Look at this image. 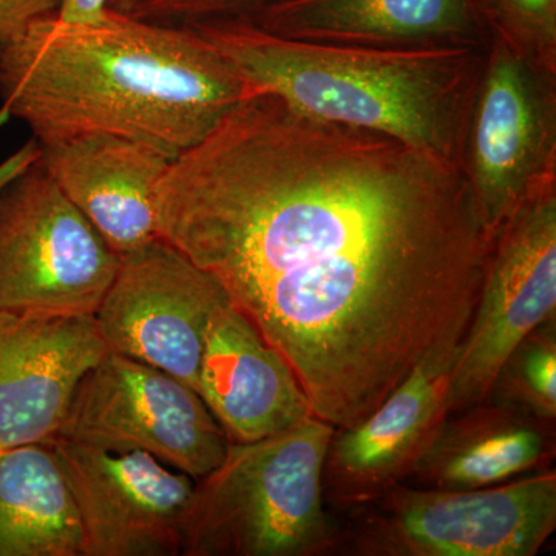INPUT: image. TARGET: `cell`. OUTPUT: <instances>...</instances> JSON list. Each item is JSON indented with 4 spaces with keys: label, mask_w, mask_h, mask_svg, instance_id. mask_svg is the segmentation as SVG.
<instances>
[{
    "label": "cell",
    "mask_w": 556,
    "mask_h": 556,
    "mask_svg": "<svg viewBox=\"0 0 556 556\" xmlns=\"http://www.w3.org/2000/svg\"><path fill=\"white\" fill-rule=\"evenodd\" d=\"M155 212L334 428L460 343L495 240L457 164L270 93L172 161Z\"/></svg>",
    "instance_id": "1"
},
{
    "label": "cell",
    "mask_w": 556,
    "mask_h": 556,
    "mask_svg": "<svg viewBox=\"0 0 556 556\" xmlns=\"http://www.w3.org/2000/svg\"><path fill=\"white\" fill-rule=\"evenodd\" d=\"M243 98L239 76L189 25L110 9L90 25L36 21L0 50L3 112L39 144L109 134L177 159Z\"/></svg>",
    "instance_id": "2"
},
{
    "label": "cell",
    "mask_w": 556,
    "mask_h": 556,
    "mask_svg": "<svg viewBox=\"0 0 556 556\" xmlns=\"http://www.w3.org/2000/svg\"><path fill=\"white\" fill-rule=\"evenodd\" d=\"M247 87L317 118L390 135L463 166L486 47L281 38L244 17L189 22ZM463 169V167H460Z\"/></svg>",
    "instance_id": "3"
},
{
    "label": "cell",
    "mask_w": 556,
    "mask_h": 556,
    "mask_svg": "<svg viewBox=\"0 0 556 556\" xmlns=\"http://www.w3.org/2000/svg\"><path fill=\"white\" fill-rule=\"evenodd\" d=\"M334 430L308 416L273 437L229 444L195 482L182 555H334L338 526L321 490Z\"/></svg>",
    "instance_id": "4"
},
{
    "label": "cell",
    "mask_w": 556,
    "mask_h": 556,
    "mask_svg": "<svg viewBox=\"0 0 556 556\" xmlns=\"http://www.w3.org/2000/svg\"><path fill=\"white\" fill-rule=\"evenodd\" d=\"M346 514L334 555L533 556L556 530V471L471 490L399 484Z\"/></svg>",
    "instance_id": "5"
},
{
    "label": "cell",
    "mask_w": 556,
    "mask_h": 556,
    "mask_svg": "<svg viewBox=\"0 0 556 556\" xmlns=\"http://www.w3.org/2000/svg\"><path fill=\"white\" fill-rule=\"evenodd\" d=\"M118 266L40 156L0 190V311L94 316Z\"/></svg>",
    "instance_id": "6"
},
{
    "label": "cell",
    "mask_w": 556,
    "mask_h": 556,
    "mask_svg": "<svg viewBox=\"0 0 556 556\" xmlns=\"http://www.w3.org/2000/svg\"><path fill=\"white\" fill-rule=\"evenodd\" d=\"M58 437L105 452L148 453L195 481L211 473L229 447L192 387L116 351L79 380Z\"/></svg>",
    "instance_id": "7"
},
{
    "label": "cell",
    "mask_w": 556,
    "mask_h": 556,
    "mask_svg": "<svg viewBox=\"0 0 556 556\" xmlns=\"http://www.w3.org/2000/svg\"><path fill=\"white\" fill-rule=\"evenodd\" d=\"M556 314V178L532 190L497 230L450 372L448 416L489 401L504 362Z\"/></svg>",
    "instance_id": "8"
},
{
    "label": "cell",
    "mask_w": 556,
    "mask_h": 556,
    "mask_svg": "<svg viewBox=\"0 0 556 556\" xmlns=\"http://www.w3.org/2000/svg\"><path fill=\"white\" fill-rule=\"evenodd\" d=\"M460 167L493 239L532 190L556 178V76L493 36Z\"/></svg>",
    "instance_id": "9"
},
{
    "label": "cell",
    "mask_w": 556,
    "mask_h": 556,
    "mask_svg": "<svg viewBox=\"0 0 556 556\" xmlns=\"http://www.w3.org/2000/svg\"><path fill=\"white\" fill-rule=\"evenodd\" d=\"M223 298L214 278L159 237L119 255L94 320L110 351L163 369L197 391L204 332Z\"/></svg>",
    "instance_id": "10"
},
{
    "label": "cell",
    "mask_w": 556,
    "mask_h": 556,
    "mask_svg": "<svg viewBox=\"0 0 556 556\" xmlns=\"http://www.w3.org/2000/svg\"><path fill=\"white\" fill-rule=\"evenodd\" d=\"M50 447L78 508L84 556L182 555L195 479L148 453L60 437Z\"/></svg>",
    "instance_id": "11"
},
{
    "label": "cell",
    "mask_w": 556,
    "mask_h": 556,
    "mask_svg": "<svg viewBox=\"0 0 556 556\" xmlns=\"http://www.w3.org/2000/svg\"><path fill=\"white\" fill-rule=\"evenodd\" d=\"M457 348L450 343L431 351L371 415L336 428L321 473L327 507L350 511L407 482L448 417Z\"/></svg>",
    "instance_id": "12"
},
{
    "label": "cell",
    "mask_w": 556,
    "mask_h": 556,
    "mask_svg": "<svg viewBox=\"0 0 556 556\" xmlns=\"http://www.w3.org/2000/svg\"><path fill=\"white\" fill-rule=\"evenodd\" d=\"M109 351L94 316L0 311V450L50 444L79 380Z\"/></svg>",
    "instance_id": "13"
},
{
    "label": "cell",
    "mask_w": 556,
    "mask_h": 556,
    "mask_svg": "<svg viewBox=\"0 0 556 556\" xmlns=\"http://www.w3.org/2000/svg\"><path fill=\"white\" fill-rule=\"evenodd\" d=\"M174 160L159 146L118 135L40 144L51 178L118 255L159 239L155 189Z\"/></svg>",
    "instance_id": "14"
},
{
    "label": "cell",
    "mask_w": 556,
    "mask_h": 556,
    "mask_svg": "<svg viewBox=\"0 0 556 556\" xmlns=\"http://www.w3.org/2000/svg\"><path fill=\"white\" fill-rule=\"evenodd\" d=\"M197 391L229 444H247L313 416L285 358L228 298L208 317Z\"/></svg>",
    "instance_id": "15"
},
{
    "label": "cell",
    "mask_w": 556,
    "mask_h": 556,
    "mask_svg": "<svg viewBox=\"0 0 556 556\" xmlns=\"http://www.w3.org/2000/svg\"><path fill=\"white\" fill-rule=\"evenodd\" d=\"M244 20L309 42L390 49L490 42L475 0H280Z\"/></svg>",
    "instance_id": "16"
},
{
    "label": "cell",
    "mask_w": 556,
    "mask_h": 556,
    "mask_svg": "<svg viewBox=\"0 0 556 556\" xmlns=\"http://www.w3.org/2000/svg\"><path fill=\"white\" fill-rule=\"evenodd\" d=\"M555 422L489 401L448 416L404 484L471 490L551 467Z\"/></svg>",
    "instance_id": "17"
},
{
    "label": "cell",
    "mask_w": 556,
    "mask_h": 556,
    "mask_svg": "<svg viewBox=\"0 0 556 556\" xmlns=\"http://www.w3.org/2000/svg\"><path fill=\"white\" fill-rule=\"evenodd\" d=\"M0 556H84L78 508L50 444L0 450Z\"/></svg>",
    "instance_id": "18"
},
{
    "label": "cell",
    "mask_w": 556,
    "mask_h": 556,
    "mask_svg": "<svg viewBox=\"0 0 556 556\" xmlns=\"http://www.w3.org/2000/svg\"><path fill=\"white\" fill-rule=\"evenodd\" d=\"M492 401L538 419H556V324L538 327L504 362Z\"/></svg>",
    "instance_id": "19"
},
{
    "label": "cell",
    "mask_w": 556,
    "mask_h": 556,
    "mask_svg": "<svg viewBox=\"0 0 556 556\" xmlns=\"http://www.w3.org/2000/svg\"><path fill=\"white\" fill-rule=\"evenodd\" d=\"M490 38L556 76V0H475Z\"/></svg>",
    "instance_id": "20"
},
{
    "label": "cell",
    "mask_w": 556,
    "mask_h": 556,
    "mask_svg": "<svg viewBox=\"0 0 556 556\" xmlns=\"http://www.w3.org/2000/svg\"><path fill=\"white\" fill-rule=\"evenodd\" d=\"M280 0H146L131 11L138 20L182 25L189 22L247 17Z\"/></svg>",
    "instance_id": "21"
},
{
    "label": "cell",
    "mask_w": 556,
    "mask_h": 556,
    "mask_svg": "<svg viewBox=\"0 0 556 556\" xmlns=\"http://www.w3.org/2000/svg\"><path fill=\"white\" fill-rule=\"evenodd\" d=\"M61 0H0V50L36 21L56 16Z\"/></svg>",
    "instance_id": "22"
},
{
    "label": "cell",
    "mask_w": 556,
    "mask_h": 556,
    "mask_svg": "<svg viewBox=\"0 0 556 556\" xmlns=\"http://www.w3.org/2000/svg\"><path fill=\"white\" fill-rule=\"evenodd\" d=\"M109 0H61L56 20L68 25L97 24L108 11Z\"/></svg>",
    "instance_id": "23"
},
{
    "label": "cell",
    "mask_w": 556,
    "mask_h": 556,
    "mask_svg": "<svg viewBox=\"0 0 556 556\" xmlns=\"http://www.w3.org/2000/svg\"><path fill=\"white\" fill-rule=\"evenodd\" d=\"M40 156V144L35 138L30 139L27 144L22 146L17 152L9 156L3 163H0V190L5 188L11 179L16 178L21 172L31 166Z\"/></svg>",
    "instance_id": "24"
},
{
    "label": "cell",
    "mask_w": 556,
    "mask_h": 556,
    "mask_svg": "<svg viewBox=\"0 0 556 556\" xmlns=\"http://www.w3.org/2000/svg\"><path fill=\"white\" fill-rule=\"evenodd\" d=\"M146 0H109L108 9L129 14Z\"/></svg>",
    "instance_id": "25"
}]
</instances>
